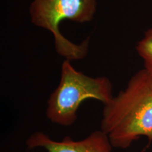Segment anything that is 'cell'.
Returning <instances> with one entry per match:
<instances>
[{"instance_id": "6da1fadb", "label": "cell", "mask_w": 152, "mask_h": 152, "mask_svg": "<svg viewBox=\"0 0 152 152\" xmlns=\"http://www.w3.org/2000/svg\"><path fill=\"white\" fill-rule=\"evenodd\" d=\"M101 130L113 148L125 149L141 137L152 142V75L139 71L127 87L104 104Z\"/></svg>"}, {"instance_id": "7a4b0ae2", "label": "cell", "mask_w": 152, "mask_h": 152, "mask_svg": "<svg viewBox=\"0 0 152 152\" xmlns=\"http://www.w3.org/2000/svg\"><path fill=\"white\" fill-rule=\"evenodd\" d=\"M113 97V85L109 77L85 75L77 71L71 61L65 59L61 64L59 83L47 100V118L54 124L71 126L85 100H97L104 105Z\"/></svg>"}, {"instance_id": "3957f363", "label": "cell", "mask_w": 152, "mask_h": 152, "mask_svg": "<svg viewBox=\"0 0 152 152\" xmlns=\"http://www.w3.org/2000/svg\"><path fill=\"white\" fill-rule=\"evenodd\" d=\"M96 11V0H33L30 5L31 23L50 32L56 52L66 60L77 61L87 55L89 39L75 44L63 35L60 24L64 20L78 23L91 22Z\"/></svg>"}, {"instance_id": "277c9868", "label": "cell", "mask_w": 152, "mask_h": 152, "mask_svg": "<svg viewBox=\"0 0 152 152\" xmlns=\"http://www.w3.org/2000/svg\"><path fill=\"white\" fill-rule=\"evenodd\" d=\"M26 144L30 149L43 148L46 152H113V148L109 137L101 129L78 141H75L69 136L56 141L48 134L38 131L29 136Z\"/></svg>"}, {"instance_id": "5b68a950", "label": "cell", "mask_w": 152, "mask_h": 152, "mask_svg": "<svg viewBox=\"0 0 152 152\" xmlns=\"http://www.w3.org/2000/svg\"><path fill=\"white\" fill-rule=\"evenodd\" d=\"M136 50L143 61L144 69L152 75V28L144 33L137 45Z\"/></svg>"}]
</instances>
